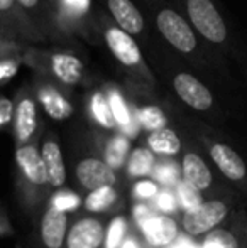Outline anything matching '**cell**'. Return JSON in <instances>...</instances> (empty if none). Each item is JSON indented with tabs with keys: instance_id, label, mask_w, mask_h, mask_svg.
<instances>
[{
	"instance_id": "obj_1",
	"label": "cell",
	"mask_w": 247,
	"mask_h": 248,
	"mask_svg": "<svg viewBox=\"0 0 247 248\" xmlns=\"http://www.w3.org/2000/svg\"><path fill=\"white\" fill-rule=\"evenodd\" d=\"M24 62L33 64L61 86L85 85L88 69L80 56L71 51H34L24 52Z\"/></svg>"
},
{
	"instance_id": "obj_2",
	"label": "cell",
	"mask_w": 247,
	"mask_h": 248,
	"mask_svg": "<svg viewBox=\"0 0 247 248\" xmlns=\"http://www.w3.org/2000/svg\"><path fill=\"white\" fill-rule=\"evenodd\" d=\"M103 41H105V46L110 51V54L115 58V61L122 68L134 76L135 81L139 79L146 86L154 85V76L149 71L141 47L135 43L132 34L125 32L117 24H105L103 26Z\"/></svg>"
},
{
	"instance_id": "obj_3",
	"label": "cell",
	"mask_w": 247,
	"mask_h": 248,
	"mask_svg": "<svg viewBox=\"0 0 247 248\" xmlns=\"http://www.w3.org/2000/svg\"><path fill=\"white\" fill-rule=\"evenodd\" d=\"M134 216L142 233V238L149 247L165 248L178 240L181 226L168 213H154L149 206L137 204L134 209Z\"/></svg>"
},
{
	"instance_id": "obj_4",
	"label": "cell",
	"mask_w": 247,
	"mask_h": 248,
	"mask_svg": "<svg viewBox=\"0 0 247 248\" xmlns=\"http://www.w3.org/2000/svg\"><path fill=\"white\" fill-rule=\"evenodd\" d=\"M185 7L195 32L215 46L227 44L229 29L212 0H185Z\"/></svg>"
},
{
	"instance_id": "obj_5",
	"label": "cell",
	"mask_w": 247,
	"mask_h": 248,
	"mask_svg": "<svg viewBox=\"0 0 247 248\" xmlns=\"http://www.w3.org/2000/svg\"><path fill=\"white\" fill-rule=\"evenodd\" d=\"M156 27L159 34L168 41L171 47L186 56L195 54L198 49V39L195 29L188 24V20L176 10L165 7L156 14Z\"/></svg>"
},
{
	"instance_id": "obj_6",
	"label": "cell",
	"mask_w": 247,
	"mask_h": 248,
	"mask_svg": "<svg viewBox=\"0 0 247 248\" xmlns=\"http://www.w3.org/2000/svg\"><path fill=\"white\" fill-rule=\"evenodd\" d=\"M227 215L229 206L222 199H207L195 209L183 211L180 226L188 236L198 238L218 228V225L227 218Z\"/></svg>"
},
{
	"instance_id": "obj_7",
	"label": "cell",
	"mask_w": 247,
	"mask_h": 248,
	"mask_svg": "<svg viewBox=\"0 0 247 248\" xmlns=\"http://www.w3.org/2000/svg\"><path fill=\"white\" fill-rule=\"evenodd\" d=\"M17 5L31 20L36 32L43 37V41L51 43H63L69 39V34L61 29L58 22L56 10L51 5L49 0H16Z\"/></svg>"
},
{
	"instance_id": "obj_8",
	"label": "cell",
	"mask_w": 247,
	"mask_h": 248,
	"mask_svg": "<svg viewBox=\"0 0 247 248\" xmlns=\"http://www.w3.org/2000/svg\"><path fill=\"white\" fill-rule=\"evenodd\" d=\"M34 96L37 100V105H41V108L44 110V113L56 122L68 120L75 113L71 100L58 86V83L44 73L43 78H37L36 86H34Z\"/></svg>"
},
{
	"instance_id": "obj_9",
	"label": "cell",
	"mask_w": 247,
	"mask_h": 248,
	"mask_svg": "<svg viewBox=\"0 0 247 248\" xmlns=\"http://www.w3.org/2000/svg\"><path fill=\"white\" fill-rule=\"evenodd\" d=\"M14 139L17 145L34 142L39 128V118H37V100L34 92L24 88L17 95L16 107H14V118H12Z\"/></svg>"
},
{
	"instance_id": "obj_10",
	"label": "cell",
	"mask_w": 247,
	"mask_h": 248,
	"mask_svg": "<svg viewBox=\"0 0 247 248\" xmlns=\"http://www.w3.org/2000/svg\"><path fill=\"white\" fill-rule=\"evenodd\" d=\"M173 90L176 96L190 107L191 110L197 111H208L214 108L215 100L212 92L205 83H201L195 75L186 71H180L173 76Z\"/></svg>"
},
{
	"instance_id": "obj_11",
	"label": "cell",
	"mask_w": 247,
	"mask_h": 248,
	"mask_svg": "<svg viewBox=\"0 0 247 248\" xmlns=\"http://www.w3.org/2000/svg\"><path fill=\"white\" fill-rule=\"evenodd\" d=\"M16 164L20 177L26 181L27 186H33L36 189H44L49 186L43 157H41V149L36 145V142L17 145Z\"/></svg>"
},
{
	"instance_id": "obj_12",
	"label": "cell",
	"mask_w": 247,
	"mask_h": 248,
	"mask_svg": "<svg viewBox=\"0 0 247 248\" xmlns=\"http://www.w3.org/2000/svg\"><path fill=\"white\" fill-rule=\"evenodd\" d=\"M117 170H114L103 159L90 155L76 164L75 176L78 184L86 191L97 189L102 186H115Z\"/></svg>"
},
{
	"instance_id": "obj_13",
	"label": "cell",
	"mask_w": 247,
	"mask_h": 248,
	"mask_svg": "<svg viewBox=\"0 0 247 248\" xmlns=\"http://www.w3.org/2000/svg\"><path fill=\"white\" fill-rule=\"evenodd\" d=\"M105 225L100 218H80L68 228L65 248H103Z\"/></svg>"
},
{
	"instance_id": "obj_14",
	"label": "cell",
	"mask_w": 247,
	"mask_h": 248,
	"mask_svg": "<svg viewBox=\"0 0 247 248\" xmlns=\"http://www.w3.org/2000/svg\"><path fill=\"white\" fill-rule=\"evenodd\" d=\"M208 154L225 179L239 184L246 183L247 166L244 159L237 154V150L224 144V142H212L208 145Z\"/></svg>"
},
{
	"instance_id": "obj_15",
	"label": "cell",
	"mask_w": 247,
	"mask_h": 248,
	"mask_svg": "<svg viewBox=\"0 0 247 248\" xmlns=\"http://www.w3.org/2000/svg\"><path fill=\"white\" fill-rule=\"evenodd\" d=\"M68 213L49 204L39 223V240L44 248H65Z\"/></svg>"
},
{
	"instance_id": "obj_16",
	"label": "cell",
	"mask_w": 247,
	"mask_h": 248,
	"mask_svg": "<svg viewBox=\"0 0 247 248\" xmlns=\"http://www.w3.org/2000/svg\"><path fill=\"white\" fill-rule=\"evenodd\" d=\"M0 20L10 27L20 43H44L16 0H0Z\"/></svg>"
},
{
	"instance_id": "obj_17",
	"label": "cell",
	"mask_w": 247,
	"mask_h": 248,
	"mask_svg": "<svg viewBox=\"0 0 247 248\" xmlns=\"http://www.w3.org/2000/svg\"><path fill=\"white\" fill-rule=\"evenodd\" d=\"M41 157H43L44 169H46L48 184L53 189L65 187L66 184V166L63 159L61 145L54 135H48L41 145Z\"/></svg>"
},
{
	"instance_id": "obj_18",
	"label": "cell",
	"mask_w": 247,
	"mask_h": 248,
	"mask_svg": "<svg viewBox=\"0 0 247 248\" xmlns=\"http://www.w3.org/2000/svg\"><path fill=\"white\" fill-rule=\"evenodd\" d=\"M90 9H92V0H56L54 2L58 22L61 29L69 36L75 29L85 27Z\"/></svg>"
},
{
	"instance_id": "obj_19",
	"label": "cell",
	"mask_w": 247,
	"mask_h": 248,
	"mask_svg": "<svg viewBox=\"0 0 247 248\" xmlns=\"http://www.w3.org/2000/svg\"><path fill=\"white\" fill-rule=\"evenodd\" d=\"M107 9L114 19V24L132 36H139L144 31V17L132 0H107Z\"/></svg>"
},
{
	"instance_id": "obj_20",
	"label": "cell",
	"mask_w": 247,
	"mask_h": 248,
	"mask_svg": "<svg viewBox=\"0 0 247 248\" xmlns=\"http://www.w3.org/2000/svg\"><path fill=\"white\" fill-rule=\"evenodd\" d=\"M181 179L190 183L191 186L198 187L200 191H207L214 184V176H212L210 167L207 166L203 159L193 150H188L181 157Z\"/></svg>"
},
{
	"instance_id": "obj_21",
	"label": "cell",
	"mask_w": 247,
	"mask_h": 248,
	"mask_svg": "<svg viewBox=\"0 0 247 248\" xmlns=\"http://www.w3.org/2000/svg\"><path fill=\"white\" fill-rule=\"evenodd\" d=\"M105 93H107V96H109V103H110V108H112L114 118H115L117 130H120L124 135H127L129 139L137 135L141 127H139L137 118H135L131 105H129L127 100L122 96V93H120L115 86H109Z\"/></svg>"
},
{
	"instance_id": "obj_22",
	"label": "cell",
	"mask_w": 247,
	"mask_h": 248,
	"mask_svg": "<svg viewBox=\"0 0 247 248\" xmlns=\"http://www.w3.org/2000/svg\"><path fill=\"white\" fill-rule=\"evenodd\" d=\"M158 162V157L149 147H137L131 150L127 160H125V174L132 179H142V177L152 176V170Z\"/></svg>"
},
{
	"instance_id": "obj_23",
	"label": "cell",
	"mask_w": 247,
	"mask_h": 248,
	"mask_svg": "<svg viewBox=\"0 0 247 248\" xmlns=\"http://www.w3.org/2000/svg\"><path fill=\"white\" fill-rule=\"evenodd\" d=\"M148 147L161 157H175L181 152V140L173 128L163 127L159 130L149 132Z\"/></svg>"
},
{
	"instance_id": "obj_24",
	"label": "cell",
	"mask_w": 247,
	"mask_h": 248,
	"mask_svg": "<svg viewBox=\"0 0 247 248\" xmlns=\"http://www.w3.org/2000/svg\"><path fill=\"white\" fill-rule=\"evenodd\" d=\"M117 204H119V193H117L115 186H102L92 189L83 199V208L92 215L109 213Z\"/></svg>"
},
{
	"instance_id": "obj_25",
	"label": "cell",
	"mask_w": 247,
	"mask_h": 248,
	"mask_svg": "<svg viewBox=\"0 0 247 248\" xmlns=\"http://www.w3.org/2000/svg\"><path fill=\"white\" fill-rule=\"evenodd\" d=\"M129 154H131V139L120 132L107 140L103 147V160L114 170H120L125 166Z\"/></svg>"
},
{
	"instance_id": "obj_26",
	"label": "cell",
	"mask_w": 247,
	"mask_h": 248,
	"mask_svg": "<svg viewBox=\"0 0 247 248\" xmlns=\"http://www.w3.org/2000/svg\"><path fill=\"white\" fill-rule=\"evenodd\" d=\"M90 115L99 127L105 128V130H117L115 118H114L112 108H110L109 103V96L102 90H97L90 96Z\"/></svg>"
},
{
	"instance_id": "obj_27",
	"label": "cell",
	"mask_w": 247,
	"mask_h": 248,
	"mask_svg": "<svg viewBox=\"0 0 247 248\" xmlns=\"http://www.w3.org/2000/svg\"><path fill=\"white\" fill-rule=\"evenodd\" d=\"M135 118H137L139 127L148 132L168 127V118H166L165 111L154 105H148V107H141L139 110H135Z\"/></svg>"
},
{
	"instance_id": "obj_28",
	"label": "cell",
	"mask_w": 247,
	"mask_h": 248,
	"mask_svg": "<svg viewBox=\"0 0 247 248\" xmlns=\"http://www.w3.org/2000/svg\"><path fill=\"white\" fill-rule=\"evenodd\" d=\"M176 198H178V204L181 211H190L195 209L197 206H200L203 199V191H200L198 187L191 186L190 183L180 179V183L176 184Z\"/></svg>"
},
{
	"instance_id": "obj_29",
	"label": "cell",
	"mask_w": 247,
	"mask_h": 248,
	"mask_svg": "<svg viewBox=\"0 0 247 248\" xmlns=\"http://www.w3.org/2000/svg\"><path fill=\"white\" fill-rule=\"evenodd\" d=\"M152 176L158 184H165L166 187H171L176 186L181 179V167H178V164L173 162L171 157H168V160H165V162H156Z\"/></svg>"
},
{
	"instance_id": "obj_30",
	"label": "cell",
	"mask_w": 247,
	"mask_h": 248,
	"mask_svg": "<svg viewBox=\"0 0 247 248\" xmlns=\"http://www.w3.org/2000/svg\"><path fill=\"white\" fill-rule=\"evenodd\" d=\"M129 235V223L127 218L122 215L115 216L110 221L109 228H105V240H103V248H119Z\"/></svg>"
},
{
	"instance_id": "obj_31",
	"label": "cell",
	"mask_w": 247,
	"mask_h": 248,
	"mask_svg": "<svg viewBox=\"0 0 247 248\" xmlns=\"http://www.w3.org/2000/svg\"><path fill=\"white\" fill-rule=\"evenodd\" d=\"M241 243L237 242V236L229 230L215 228L205 235L201 248H239Z\"/></svg>"
},
{
	"instance_id": "obj_32",
	"label": "cell",
	"mask_w": 247,
	"mask_h": 248,
	"mask_svg": "<svg viewBox=\"0 0 247 248\" xmlns=\"http://www.w3.org/2000/svg\"><path fill=\"white\" fill-rule=\"evenodd\" d=\"M22 64H24V54H19V52L0 56V85L9 83L19 73Z\"/></svg>"
},
{
	"instance_id": "obj_33",
	"label": "cell",
	"mask_w": 247,
	"mask_h": 248,
	"mask_svg": "<svg viewBox=\"0 0 247 248\" xmlns=\"http://www.w3.org/2000/svg\"><path fill=\"white\" fill-rule=\"evenodd\" d=\"M58 193L54 194L53 199H51L49 204L56 206V208L63 209V211H75V209H78L80 206H83V199L78 196V194H75L73 191L69 189H56Z\"/></svg>"
},
{
	"instance_id": "obj_34",
	"label": "cell",
	"mask_w": 247,
	"mask_h": 248,
	"mask_svg": "<svg viewBox=\"0 0 247 248\" xmlns=\"http://www.w3.org/2000/svg\"><path fill=\"white\" fill-rule=\"evenodd\" d=\"M19 44H20L19 37L10 31V27L7 26V24H3L2 20H0V56L16 52Z\"/></svg>"
},
{
	"instance_id": "obj_35",
	"label": "cell",
	"mask_w": 247,
	"mask_h": 248,
	"mask_svg": "<svg viewBox=\"0 0 247 248\" xmlns=\"http://www.w3.org/2000/svg\"><path fill=\"white\" fill-rule=\"evenodd\" d=\"M156 199V208L159 209L161 213H175L176 209L180 208L178 204V198H176V194H173L171 191H159L158 194L154 196Z\"/></svg>"
},
{
	"instance_id": "obj_36",
	"label": "cell",
	"mask_w": 247,
	"mask_h": 248,
	"mask_svg": "<svg viewBox=\"0 0 247 248\" xmlns=\"http://www.w3.org/2000/svg\"><path fill=\"white\" fill-rule=\"evenodd\" d=\"M159 193V184L154 179H146L142 177L134 186V194L139 199H152Z\"/></svg>"
},
{
	"instance_id": "obj_37",
	"label": "cell",
	"mask_w": 247,
	"mask_h": 248,
	"mask_svg": "<svg viewBox=\"0 0 247 248\" xmlns=\"http://www.w3.org/2000/svg\"><path fill=\"white\" fill-rule=\"evenodd\" d=\"M14 107H16V103L12 100L7 96H0V128H3L12 122Z\"/></svg>"
},
{
	"instance_id": "obj_38",
	"label": "cell",
	"mask_w": 247,
	"mask_h": 248,
	"mask_svg": "<svg viewBox=\"0 0 247 248\" xmlns=\"http://www.w3.org/2000/svg\"><path fill=\"white\" fill-rule=\"evenodd\" d=\"M119 248H142L141 245V240L137 238L135 235H132V233H129L127 236H125V240L122 242V245Z\"/></svg>"
},
{
	"instance_id": "obj_39",
	"label": "cell",
	"mask_w": 247,
	"mask_h": 248,
	"mask_svg": "<svg viewBox=\"0 0 247 248\" xmlns=\"http://www.w3.org/2000/svg\"><path fill=\"white\" fill-rule=\"evenodd\" d=\"M2 233H3V223L0 221V235H2Z\"/></svg>"
},
{
	"instance_id": "obj_40",
	"label": "cell",
	"mask_w": 247,
	"mask_h": 248,
	"mask_svg": "<svg viewBox=\"0 0 247 248\" xmlns=\"http://www.w3.org/2000/svg\"><path fill=\"white\" fill-rule=\"evenodd\" d=\"M239 248H247V240H246V243H244V247H241V245H239Z\"/></svg>"
},
{
	"instance_id": "obj_41",
	"label": "cell",
	"mask_w": 247,
	"mask_h": 248,
	"mask_svg": "<svg viewBox=\"0 0 247 248\" xmlns=\"http://www.w3.org/2000/svg\"><path fill=\"white\" fill-rule=\"evenodd\" d=\"M49 2H51V5H53V7H54V2H56V0H49Z\"/></svg>"
}]
</instances>
